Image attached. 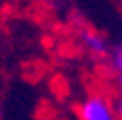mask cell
<instances>
[{"label": "cell", "mask_w": 122, "mask_h": 120, "mask_svg": "<svg viewBox=\"0 0 122 120\" xmlns=\"http://www.w3.org/2000/svg\"><path fill=\"white\" fill-rule=\"evenodd\" d=\"M78 118L80 120H116V110L109 97L93 93L85 97L78 105Z\"/></svg>", "instance_id": "obj_1"}, {"label": "cell", "mask_w": 122, "mask_h": 120, "mask_svg": "<svg viewBox=\"0 0 122 120\" xmlns=\"http://www.w3.org/2000/svg\"><path fill=\"white\" fill-rule=\"evenodd\" d=\"M80 39L83 43V47L87 49V52H91L93 56H105L109 54V41L105 35H101L95 29H81L80 31Z\"/></svg>", "instance_id": "obj_2"}, {"label": "cell", "mask_w": 122, "mask_h": 120, "mask_svg": "<svg viewBox=\"0 0 122 120\" xmlns=\"http://www.w3.org/2000/svg\"><path fill=\"white\" fill-rule=\"evenodd\" d=\"M109 64H111L112 72L118 76V80L122 81V43L109 49Z\"/></svg>", "instance_id": "obj_3"}, {"label": "cell", "mask_w": 122, "mask_h": 120, "mask_svg": "<svg viewBox=\"0 0 122 120\" xmlns=\"http://www.w3.org/2000/svg\"><path fill=\"white\" fill-rule=\"evenodd\" d=\"M114 110H116V118L122 120V99L118 101V105H116V109H114Z\"/></svg>", "instance_id": "obj_4"}, {"label": "cell", "mask_w": 122, "mask_h": 120, "mask_svg": "<svg viewBox=\"0 0 122 120\" xmlns=\"http://www.w3.org/2000/svg\"><path fill=\"white\" fill-rule=\"evenodd\" d=\"M0 120H2V110H0Z\"/></svg>", "instance_id": "obj_5"}]
</instances>
